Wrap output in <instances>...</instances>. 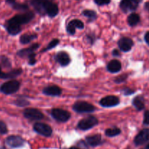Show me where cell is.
Returning a JSON list of instances; mask_svg holds the SVG:
<instances>
[{
  "label": "cell",
  "mask_w": 149,
  "mask_h": 149,
  "mask_svg": "<svg viewBox=\"0 0 149 149\" xmlns=\"http://www.w3.org/2000/svg\"><path fill=\"white\" fill-rule=\"evenodd\" d=\"M33 17H34V14H33V12L29 11L22 13V14L16 15L15 16L12 17L10 20H9L7 23L20 26L21 25L29 23Z\"/></svg>",
  "instance_id": "cell-1"
},
{
  "label": "cell",
  "mask_w": 149,
  "mask_h": 149,
  "mask_svg": "<svg viewBox=\"0 0 149 149\" xmlns=\"http://www.w3.org/2000/svg\"><path fill=\"white\" fill-rule=\"evenodd\" d=\"M20 88V82L17 80H11L4 83L0 87V92L6 95L15 93Z\"/></svg>",
  "instance_id": "cell-2"
},
{
  "label": "cell",
  "mask_w": 149,
  "mask_h": 149,
  "mask_svg": "<svg viewBox=\"0 0 149 149\" xmlns=\"http://www.w3.org/2000/svg\"><path fill=\"white\" fill-rule=\"evenodd\" d=\"M98 124V120L95 116H90L87 118L81 119L78 123V128L81 130H88Z\"/></svg>",
  "instance_id": "cell-3"
},
{
  "label": "cell",
  "mask_w": 149,
  "mask_h": 149,
  "mask_svg": "<svg viewBox=\"0 0 149 149\" xmlns=\"http://www.w3.org/2000/svg\"><path fill=\"white\" fill-rule=\"evenodd\" d=\"M73 109L77 113H92L95 111V108L93 105L84 101L77 102L73 106Z\"/></svg>",
  "instance_id": "cell-4"
},
{
  "label": "cell",
  "mask_w": 149,
  "mask_h": 149,
  "mask_svg": "<svg viewBox=\"0 0 149 149\" xmlns=\"http://www.w3.org/2000/svg\"><path fill=\"white\" fill-rule=\"evenodd\" d=\"M52 117L60 122H65L71 118V113L61 109H54L51 111Z\"/></svg>",
  "instance_id": "cell-5"
},
{
  "label": "cell",
  "mask_w": 149,
  "mask_h": 149,
  "mask_svg": "<svg viewBox=\"0 0 149 149\" xmlns=\"http://www.w3.org/2000/svg\"><path fill=\"white\" fill-rule=\"evenodd\" d=\"M33 130L38 134L45 137H49L52 134V129L51 127L45 123H35L33 125Z\"/></svg>",
  "instance_id": "cell-6"
},
{
  "label": "cell",
  "mask_w": 149,
  "mask_h": 149,
  "mask_svg": "<svg viewBox=\"0 0 149 149\" xmlns=\"http://www.w3.org/2000/svg\"><path fill=\"white\" fill-rule=\"evenodd\" d=\"M58 12H59L58 6L52 1H48L42 6V14L46 13L51 17L56 16L58 14Z\"/></svg>",
  "instance_id": "cell-7"
},
{
  "label": "cell",
  "mask_w": 149,
  "mask_h": 149,
  "mask_svg": "<svg viewBox=\"0 0 149 149\" xmlns=\"http://www.w3.org/2000/svg\"><path fill=\"white\" fill-rule=\"evenodd\" d=\"M5 142L6 144L12 148H20L23 146L25 143L24 139L18 135H10L7 137Z\"/></svg>",
  "instance_id": "cell-8"
},
{
  "label": "cell",
  "mask_w": 149,
  "mask_h": 149,
  "mask_svg": "<svg viewBox=\"0 0 149 149\" xmlns=\"http://www.w3.org/2000/svg\"><path fill=\"white\" fill-rule=\"evenodd\" d=\"M23 115L26 119L31 121H39L44 118L42 112L36 109H27L23 111Z\"/></svg>",
  "instance_id": "cell-9"
},
{
  "label": "cell",
  "mask_w": 149,
  "mask_h": 149,
  "mask_svg": "<svg viewBox=\"0 0 149 149\" xmlns=\"http://www.w3.org/2000/svg\"><path fill=\"white\" fill-rule=\"evenodd\" d=\"M138 4H139L138 0H122L120 2V8L125 13L134 11L138 7Z\"/></svg>",
  "instance_id": "cell-10"
},
{
  "label": "cell",
  "mask_w": 149,
  "mask_h": 149,
  "mask_svg": "<svg viewBox=\"0 0 149 149\" xmlns=\"http://www.w3.org/2000/svg\"><path fill=\"white\" fill-rule=\"evenodd\" d=\"M149 141V129H143L141 130L134 139V143L137 146L143 145Z\"/></svg>",
  "instance_id": "cell-11"
},
{
  "label": "cell",
  "mask_w": 149,
  "mask_h": 149,
  "mask_svg": "<svg viewBox=\"0 0 149 149\" xmlns=\"http://www.w3.org/2000/svg\"><path fill=\"white\" fill-rule=\"evenodd\" d=\"M119 103V99L116 96L113 95H109L106 96V97H103L100 100V104L103 107L109 108V107H113Z\"/></svg>",
  "instance_id": "cell-12"
},
{
  "label": "cell",
  "mask_w": 149,
  "mask_h": 149,
  "mask_svg": "<svg viewBox=\"0 0 149 149\" xmlns=\"http://www.w3.org/2000/svg\"><path fill=\"white\" fill-rule=\"evenodd\" d=\"M118 45L122 52H129L133 46V41L128 37H122L119 39Z\"/></svg>",
  "instance_id": "cell-13"
},
{
  "label": "cell",
  "mask_w": 149,
  "mask_h": 149,
  "mask_svg": "<svg viewBox=\"0 0 149 149\" xmlns=\"http://www.w3.org/2000/svg\"><path fill=\"white\" fill-rule=\"evenodd\" d=\"M85 141L87 145L90 146L92 147H96L97 146L101 145L103 143V140H102V137L100 134H96V135L86 137Z\"/></svg>",
  "instance_id": "cell-14"
},
{
  "label": "cell",
  "mask_w": 149,
  "mask_h": 149,
  "mask_svg": "<svg viewBox=\"0 0 149 149\" xmlns=\"http://www.w3.org/2000/svg\"><path fill=\"white\" fill-rule=\"evenodd\" d=\"M39 44H33V45L30 47L29 48H26V49H20L17 52V55L18 56H20V58H26V57H29V55H31V54L34 53V51L36 49H37L39 48Z\"/></svg>",
  "instance_id": "cell-15"
},
{
  "label": "cell",
  "mask_w": 149,
  "mask_h": 149,
  "mask_svg": "<svg viewBox=\"0 0 149 149\" xmlns=\"http://www.w3.org/2000/svg\"><path fill=\"white\" fill-rule=\"evenodd\" d=\"M43 93L46 95L49 96H59L62 93V90L58 86H49V87H45L43 90Z\"/></svg>",
  "instance_id": "cell-16"
},
{
  "label": "cell",
  "mask_w": 149,
  "mask_h": 149,
  "mask_svg": "<svg viewBox=\"0 0 149 149\" xmlns=\"http://www.w3.org/2000/svg\"><path fill=\"white\" fill-rule=\"evenodd\" d=\"M55 59H56V61H58L62 66H65V65H68L70 61H71L69 55H68L65 52H63V51L58 52L56 55V57H55Z\"/></svg>",
  "instance_id": "cell-17"
},
{
  "label": "cell",
  "mask_w": 149,
  "mask_h": 149,
  "mask_svg": "<svg viewBox=\"0 0 149 149\" xmlns=\"http://www.w3.org/2000/svg\"><path fill=\"white\" fill-rule=\"evenodd\" d=\"M22 70L21 69H14L12 70L10 72H3L1 70V66H0V79H13L15 77H18L21 74Z\"/></svg>",
  "instance_id": "cell-18"
},
{
  "label": "cell",
  "mask_w": 149,
  "mask_h": 149,
  "mask_svg": "<svg viewBox=\"0 0 149 149\" xmlns=\"http://www.w3.org/2000/svg\"><path fill=\"white\" fill-rule=\"evenodd\" d=\"M122 68V64L117 60H112L108 63L107 69L111 73H117L120 71Z\"/></svg>",
  "instance_id": "cell-19"
},
{
  "label": "cell",
  "mask_w": 149,
  "mask_h": 149,
  "mask_svg": "<svg viewBox=\"0 0 149 149\" xmlns=\"http://www.w3.org/2000/svg\"><path fill=\"white\" fill-rule=\"evenodd\" d=\"M6 2L10 4L14 10H26L29 9V6L25 4H20L17 2L15 0H6Z\"/></svg>",
  "instance_id": "cell-20"
},
{
  "label": "cell",
  "mask_w": 149,
  "mask_h": 149,
  "mask_svg": "<svg viewBox=\"0 0 149 149\" xmlns=\"http://www.w3.org/2000/svg\"><path fill=\"white\" fill-rule=\"evenodd\" d=\"M132 104L137 110L141 111L145 108V100L142 96H137L132 100Z\"/></svg>",
  "instance_id": "cell-21"
},
{
  "label": "cell",
  "mask_w": 149,
  "mask_h": 149,
  "mask_svg": "<svg viewBox=\"0 0 149 149\" xmlns=\"http://www.w3.org/2000/svg\"><path fill=\"white\" fill-rule=\"evenodd\" d=\"M53 0H31V4H32L35 10L38 12V13L42 14V6L45 4V3L48 2V1H52Z\"/></svg>",
  "instance_id": "cell-22"
},
{
  "label": "cell",
  "mask_w": 149,
  "mask_h": 149,
  "mask_svg": "<svg viewBox=\"0 0 149 149\" xmlns=\"http://www.w3.org/2000/svg\"><path fill=\"white\" fill-rule=\"evenodd\" d=\"M6 29H7V31H8V33L11 35L18 34L20 32V31H21L20 26H16V25L14 24H11V23H7V24H6Z\"/></svg>",
  "instance_id": "cell-23"
},
{
  "label": "cell",
  "mask_w": 149,
  "mask_h": 149,
  "mask_svg": "<svg viewBox=\"0 0 149 149\" xmlns=\"http://www.w3.org/2000/svg\"><path fill=\"white\" fill-rule=\"evenodd\" d=\"M128 24L130 26H135L140 22V16L139 15L136 13H132L130 15L127 17Z\"/></svg>",
  "instance_id": "cell-24"
},
{
  "label": "cell",
  "mask_w": 149,
  "mask_h": 149,
  "mask_svg": "<svg viewBox=\"0 0 149 149\" xmlns=\"http://www.w3.org/2000/svg\"><path fill=\"white\" fill-rule=\"evenodd\" d=\"M36 37H37V36L35 34H27V33H26V34H23L20 36V42L21 44L26 45V44L29 43L32 40L36 39Z\"/></svg>",
  "instance_id": "cell-25"
},
{
  "label": "cell",
  "mask_w": 149,
  "mask_h": 149,
  "mask_svg": "<svg viewBox=\"0 0 149 149\" xmlns=\"http://www.w3.org/2000/svg\"><path fill=\"white\" fill-rule=\"evenodd\" d=\"M120 133L121 130L118 127L109 128V129L106 130V132H105V134H106V136L110 137V138L117 136V135H119Z\"/></svg>",
  "instance_id": "cell-26"
},
{
  "label": "cell",
  "mask_w": 149,
  "mask_h": 149,
  "mask_svg": "<svg viewBox=\"0 0 149 149\" xmlns=\"http://www.w3.org/2000/svg\"><path fill=\"white\" fill-rule=\"evenodd\" d=\"M82 14H83V15H84L85 17H88V18H90V20H95V19H96V17H97V14H96L95 12L93 11V10H85L83 11Z\"/></svg>",
  "instance_id": "cell-27"
},
{
  "label": "cell",
  "mask_w": 149,
  "mask_h": 149,
  "mask_svg": "<svg viewBox=\"0 0 149 149\" xmlns=\"http://www.w3.org/2000/svg\"><path fill=\"white\" fill-rule=\"evenodd\" d=\"M14 103L16 106H19V107H25V106H27L29 105V102L23 98L17 99L16 100H15Z\"/></svg>",
  "instance_id": "cell-28"
},
{
  "label": "cell",
  "mask_w": 149,
  "mask_h": 149,
  "mask_svg": "<svg viewBox=\"0 0 149 149\" xmlns=\"http://www.w3.org/2000/svg\"><path fill=\"white\" fill-rule=\"evenodd\" d=\"M59 42H60L59 39H53V40H52V42L49 44V45H48V46L45 49H43V50H42V52H45V51L48 50V49H52V48L55 47H56L57 45L59 44Z\"/></svg>",
  "instance_id": "cell-29"
},
{
  "label": "cell",
  "mask_w": 149,
  "mask_h": 149,
  "mask_svg": "<svg viewBox=\"0 0 149 149\" xmlns=\"http://www.w3.org/2000/svg\"><path fill=\"white\" fill-rule=\"evenodd\" d=\"M71 23L74 25L75 28H78V29H82L83 28H84V23H83V22L81 21V20L76 19V20H71Z\"/></svg>",
  "instance_id": "cell-30"
},
{
  "label": "cell",
  "mask_w": 149,
  "mask_h": 149,
  "mask_svg": "<svg viewBox=\"0 0 149 149\" xmlns=\"http://www.w3.org/2000/svg\"><path fill=\"white\" fill-rule=\"evenodd\" d=\"M7 127L6 124L2 121H0V135H4L7 133Z\"/></svg>",
  "instance_id": "cell-31"
},
{
  "label": "cell",
  "mask_w": 149,
  "mask_h": 149,
  "mask_svg": "<svg viewBox=\"0 0 149 149\" xmlns=\"http://www.w3.org/2000/svg\"><path fill=\"white\" fill-rule=\"evenodd\" d=\"M0 60H1V62L2 63V65L4 66H5L6 68H10V67H11V63H10V61H9L7 58H6L4 56H1Z\"/></svg>",
  "instance_id": "cell-32"
},
{
  "label": "cell",
  "mask_w": 149,
  "mask_h": 149,
  "mask_svg": "<svg viewBox=\"0 0 149 149\" xmlns=\"http://www.w3.org/2000/svg\"><path fill=\"white\" fill-rule=\"evenodd\" d=\"M127 74H122V75L121 76H119V77H116V79H115V82L117 83V84H119V83H122L123 82V81H125V80L127 79Z\"/></svg>",
  "instance_id": "cell-33"
},
{
  "label": "cell",
  "mask_w": 149,
  "mask_h": 149,
  "mask_svg": "<svg viewBox=\"0 0 149 149\" xmlns=\"http://www.w3.org/2000/svg\"><path fill=\"white\" fill-rule=\"evenodd\" d=\"M67 31L70 33V34H74L76 32V28L74 27V25L71 23V22H70L69 23L67 26Z\"/></svg>",
  "instance_id": "cell-34"
},
{
  "label": "cell",
  "mask_w": 149,
  "mask_h": 149,
  "mask_svg": "<svg viewBox=\"0 0 149 149\" xmlns=\"http://www.w3.org/2000/svg\"><path fill=\"white\" fill-rule=\"evenodd\" d=\"M95 3L99 6L106 5L111 2V0H94Z\"/></svg>",
  "instance_id": "cell-35"
},
{
  "label": "cell",
  "mask_w": 149,
  "mask_h": 149,
  "mask_svg": "<svg viewBox=\"0 0 149 149\" xmlns=\"http://www.w3.org/2000/svg\"><path fill=\"white\" fill-rule=\"evenodd\" d=\"M35 56H36V54L33 53L28 57V58H29V63L30 65H33V64L36 63V58H35Z\"/></svg>",
  "instance_id": "cell-36"
},
{
  "label": "cell",
  "mask_w": 149,
  "mask_h": 149,
  "mask_svg": "<svg viewBox=\"0 0 149 149\" xmlns=\"http://www.w3.org/2000/svg\"><path fill=\"white\" fill-rule=\"evenodd\" d=\"M143 124L145 125H149V111H146L144 113Z\"/></svg>",
  "instance_id": "cell-37"
},
{
  "label": "cell",
  "mask_w": 149,
  "mask_h": 149,
  "mask_svg": "<svg viewBox=\"0 0 149 149\" xmlns=\"http://www.w3.org/2000/svg\"><path fill=\"white\" fill-rule=\"evenodd\" d=\"M123 93H124V94L125 95H130L133 94V93H135V91H134V90H131V89L126 88V89H125V90H123Z\"/></svg>",
  "instance_id": "cell-38"
},
{
  "label": "cell",
  "mask_w": 149,
  "mask_h": 149,
  "mask_svg": "<svg viewBox=\"0 0 149 149\" xmlns=\"http://www.w3.org/2000/svg\"><path fill=\"white\" fill-rule=\"evenodd\" d=\"M145 41L147 44L149 45V31L147 32L145 35Z\"/></svg>",
  "instance_id": "cell-39"
},
{
  "label": "cell",
  "mask_w": 149,
  "mask_h": 149,
  "mask_svg": "<svg viewBox=\"0 0 149 149\" xmlns=\"http://www.w3.org/2000/svg\"><path fill=\"white\" fill-rule=\"evenodd\" d=\"M112 54H113V56H115V57L119 56V55H120V53L119 52V51L116 50V49H114V50L113 51V52H112Z\"/></svg>",
  "instance_id": "cell-40"
},
{
  "label": "cell",
  "mask_w": 149,
  "mask_h": 149,
  "mask_svg": "<svg viewBox=\"0 0 149 149\" xmlns=\"http://www.w3.org/2000/svg\"><path fill=\"white\" fill-rule=\"evenodd\" d=\"M144 7H145L146 10H147V11L149 12V1L146 3L145 5H144Z\"/></svg>",
  "instance_id": "cell-41"
},
{
  "label": "cell",
  "mask_w": 149,
  "mask_h": 149,
  "mask_svg": "<svg viewBox=\"0 0 149 149\" xmlns=\"http://www.w3.org/2000/svg\"><path fill=\"white\" fill-rule=\"evenodd\" d=\"M68 149H81V148H77V147H71V148H68Z\"/></svg>",
  "instance_id": "cell-42"
},
{
  "label": "cell",
  "mask_w": 149,
  "mask_h": 149,
  "mask_svg": "<svg viewBox=\"0 0 149 149\" xmlns=\"http://www.w3.org/2000/svg\"><path fill=\"white\" fill-rule=\"evenodd\" d=\"M145 149H149V143L148 144V145L146 146V148H145Z\"/></svg>",
  "instance_id": "cell-43"
},
{
  "label": "cell",
  "mask_w": 149,
  "mask_h": 149,
  "mask_svg": "<svg viewBox=\"0 0 149 149\" xmlns=\"http://www.w3.org/2000/svg\"><path fill=\"white\" fill-rule=\"evenodd\" d=\"M0 149H6L4 147H0Z\"/></svg>",
  "instance_id": "cell-44"
},
{
  "label": "cell",
  "mask_w": 149,
  "mask_h": 149,
  "mask_svg": "<svg viewBox=\"0 0 149 149\" xmlns=\"http://www.w3.org/2000/svg\"><path fill=\"white\" fill-rule=\"evenodd\" d=\"M138 1H141V0H138Z\"/></svg>",
  "instance_id": "cell-45"
},
{
  "label": "cell",
  "mask_w": 149,
  "mask_h": 149,
  "mask_svg": "<svg viewBox=\"0 0 149 149\" xmlns=\"http://www.w3.org/2000/svg\"><path fill=\"white\" fill-rule=\"evenodd\" d=\"M64 149H67V148H64Z\"/></svg>",
  "instance_id": "cell-46"
}]
</instances>
